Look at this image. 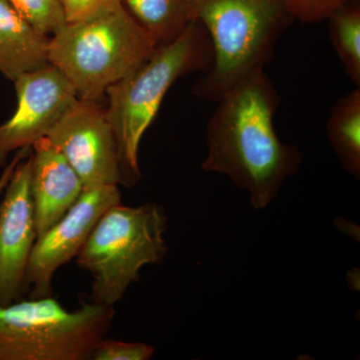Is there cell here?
I'll use <instances>...</instances> for the list:
<instances>
[{"label": "cell", "mask_w": 360, "mask_h": 360, "mask_svg": "<svg viewBox=\"0 0 360 360\" xmlns=\"http://www.w3.org/2000/svg\"><path fill=\"white\" fill-rule=\"evenodd\" d=\"M155 347L141 342L103 338L97 345L91 360H148L155 355Z\"/></svg>", "instance_id": "ac0fdd59"}, {"label": "cell", "mask_w": 360, "mask_h": 360, "mask_svg": "<svg viewBox=\"0 0 360 360\" xmlns=\"http://www.w3.org/2000/svg\"><path fill=\"white\" fill-rule=\"evenodd\" d=\"M120 202L118 186L84 189L68 212L37 238L25 274L30 298L52 296L54 274L77 257L101 215Z\"/></svg>", "instance_id": "ba28073f"}, {"label": "cell", "mask_w": 360, "mask_h": 360, "mask_svg": "<svg viewBox=\"0 0 360 360\" xmlns=\"http://www.w3.org/2000/svg\"><path fill=\"white\" fill-rule=\"evenodd\" d=\"M285 2L293 20L316 23L328 20L338 9L359 0H285Z\"/></svg>", "instance_id": "e0dca14e"}, {"label": "cell", "mask_w": 360, "mask_h": 360, "mask_svg": "<svg viewBox=\"0 0 360 360\" xmlns=\"http://www.w3.org/2000/svg\"><path fill=\"white\" fill-rule=\"evenodd\" d=\"M329 34L343 68L354 84H360V8L357 2L329 16Z\"/></svg>", "instance_id": "9a60e30c"}, {"label": "cell", "mask_w": 360, "mask_h": 360, "mask_svg": "<svg viewBox=\"0 0 360 360\" xmlns=\"http://www.w3.org/2000/svg\"><path fill=\"white\" fill-rule=\"evenodd\" d=\"M212 59L207 32L194 20L176 39L158 45L139 68L106 90L110 101L106 117L117 143L122 184L132 186L141 179L139 146L168 90L182 75L205 72Z\"/></svg>", "instance_id": "7a4b0ae2"}, {"label": "cell", "mask_w": 360, "mask_h": 360, "mask_svg": "<svg viewBox=\"0 0 360 360\" xmlns=\"http://www.w3.org/2000/svg\"><path fill=\"white\" fill-rule=\"evenodd\" d=\"M66 23L84 22L123 6L122 0H60Z\"/></svg>", "instance_id": "d6986e66"}, {"label": "cell", "mask_w": 360, "mask_h": 360, "mask_svg": "<svg viewBox=\"0 0 360 360\" xmlns=\"http://www.w3.org/2000/svg\"><path fill=\"white\" fill-rule=\"evenodd\" d=\"M30 153L16 165L0 201V305L22 300L26 269L37 238Z\"/></svg>", "instance_id": "30bf717a"}, {"label": "cell", "mask_w": 360, "mask_h": 360, "mask_svg": "<svg viewBox=\"0 0 360 360\" xmlns=\"http://www.w3.org/2000/svg\"><path fill=\"white\" fill-rule=\"evenodd\" d=\"M32 148L30 193L39 238L68 212L84 188L70 162L46 137Z\"/></svg>", "instance_id": "8fae6325"}, {"label": "cell", "mask_w": 360, "mask_h": 360, "mask_svg": "<svg viewBox=\"0 0 360 360\" xmlns=\"http://www.w3.org/2000/svg\"><path fill=\"white\" fill-rule=\"evenodd\" d=\"M158 44L172 41L195 20L191 0H122Z\"/></svg>", "instance_id": "5bb4252c"}, {"label": "cell", "mask_w": 360, "mask_h": 360, "mask_svg": "<svg viewBox=\"0 0 360 360\" xmlns=\"http://www.w3.org/2000/svg\"><path fill=\"white\" fill-rule=\"evenodd\" d=\"M158 45L123 4L94 20L66 23L49 39V60L70 80L78 98L97 101Z\"/></svg>", "instance_id": "277c9868"}, {"label": "cell", "mask_w": 360, "mask_h": 360, "mask_svg": "<svg viewBox=\"0 0 360 360\" xmlns=\"http://www.w3.org/2000/svg\"><path fill=\"white\" fill-rule=\"evenodd\" d=\"M331 146L341 165L354 179L360 177V90L345 94L335 104L326 124Z\"/></svg>", "instance_id": "4fadbf2b"}, {"label": "cell", "mask_w": 360, "mask_h": 360, "mask_svg": "<svg viewBox=\"0 0 360 360\" xmlns=\"http://www.w3.org/2000/svg\"><path fill=\"white\" fill-rule=\"evenodd\" d=\"M115 315L91 302L68 311L52 296L0 305V360H91Z\"/></svg>", "instance_id": "8992f818"}, {"label": "cell", "mask_w": 360, "mask_h": 360, "mask_svg": "<svg viewBox=\"0 0 360 360\" xmlns=\"http://www.w3.org/2000/svg\"><path fill=\"white\" fill-rule=\"evenodd\" d=\"M49 39L37 32L7 0H0V72L11 82L51 65Z\"/></svg>", "instance_id": "7c38bea8"}, {"label": "cell", "mask_w": 360, "mask_h": 360, "mask_svg": "<svg viewBox=\"0 0 360 360\" xmlns=\"http://www.w3.org/2000/svg\"><path fill=\"white\" fill-rule=\"evenodd\" d=\"M212 44V59L193 94L217 103L236 84L264 68L291 18L285 0H191Z\"/></svg>", "instance_id": "3957f363"}, {"label": "cell", "mask_w": 360, "mask_h": 360, "mask_svg": "<svg viewBox=\"0 0 360 360\" xmlns=\"http://www.w3.org/2000/svg\"><path fill=\"white\" fill-rule=\"evenodd\" d=\"M279 103L276 87L262 68L217 101L206 129L203 169L226 175L248 191L255 210L269 206L302 163L300 150L277 136L274 118Z\"/></svg>", "instance_id": "6da1fadb"}, {"label": "cell", "mask_w": 360, "mask_h": 360, "mask_svg": "<svg viewBox=\"0 0 360 360\" xmlns=\"http://www.w3.org/2000/svg\"><path fill=\"white\" fill-rule=\"evenodd\" d=\"M30 150H32V148H21L20 150L15 151V155L13 156V160L4 167V172L0 175V198H1L7 184H8L9 179H11L16 165L30 153Z\"/></svg>", "instance_id": "ffe728a7"}, {"label": "cell", "mask_w": 360, "mask_h": 360, "mask_svg": "<svg viewBox=\"0 0 360 360\" xmlns=\"http://www.w3.org/2000/svg\"><path fill=\"white\" fill-rule=\"evenodd\" d=\"M41 34H54L66 25L60 0H7Z\"/></svg>", "instance_id": "2e32d148"}, {"label": "cell", "mask_w": 360, "mask_h": 360, "mask_svg": "<svg viewBox=\"0 0 360 360\" xmlns=\"http://www.w3.org/2000/svg\"><path fill=\"white\" fill-rule=\"evenodd\" d=\"M18 106L0 125V167L21 148H32L77 101L75 87L53 65L21 75L14 80Z\"/></svg>", "instance_id": "9c48e42d"}, {"label": "cell", "mask_w": 360, "mask_h": 360, "mask_svg": "<svg viewBox=\"0 0 360 360\" xmlns=\"http://www.w3.org/2000/svg\"><path fill=\"white\" fill-rule=\"evenodd\" d=\"M167 226V214L155 203L110 206L75 257L92 276L89 302L115 307L146 265L162 262Z\"/></svg>", "instance_id": "5b68a950"}, {"label": "cell", "mask_w": 360, "mask_h": 360, "mask_svg": "<svg viewBox=\"0 0 360 360\" xmlns=\"http://www.w3.org/2000/svg\"><path fill=\"white\" fill-rule=\"evenodd\" d=\"M45 137L70 162L84 189L122 184L115 134L97 101L78 98Z\"/></svg>", "instance_id": "52a82bcc"}]
</instances>
